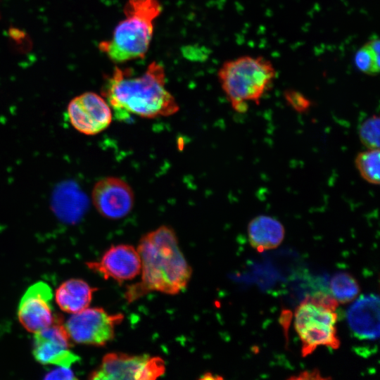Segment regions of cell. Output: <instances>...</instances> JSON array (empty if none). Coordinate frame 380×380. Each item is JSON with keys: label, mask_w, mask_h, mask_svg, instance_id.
<instances>
[{"label": "cell", "mask_w": 380, "mask_h": 380, "mask_svg": "<svg viewBox=\"0 0 380 380\" xmlns=\"http://www.w3.org/2000/svg\"><path fill=\"white\" fill-rule=\"evenodd\" d=\"M276 70L263 56H243L225 61L217 72L221 87L232 108L248 110V102H258L276 77Z\"/></svg>", "instance_id": "4"}, {"label": "cell", "mask_w": 380, "mask_h": 380, "mask_svg": "<svg viewBox=\"0 0 380 380\" xmlns=\"http://www.w3.org/2000/svg\"><path fill=\"white\" fill-rule=\"evenodd\" d=\"M141 280L128 286L125 293L132 303L151 291L175 295L187 286L192 270L179 248L174 230L161 226L140 239Z\"/></svg>", "instance_id": "2"}, {"label": "cell", "mask_w": 380, "mask_h": 380, "mask_svg": "<svg viewBox=\"0 0 380 380\" xmlns=\"http://www.w3.org/2000/svg\"><path fill=\"white\" fill-rule=\"evenodd\" d=\"M50 370L46 374L45 379H76L74 372L70 367H59Z\"/></svg>", "instance_id": "21"}, {"label": "cell", "mask_w": 380, "mask_h": 380, "mask_svg": "<svg viewBox=\"0 0 380 380\" xmlns=\"http://www.w3.org/2000/svg\"><path fill=\"white\" fill-rule=\"evenodd\" d=\"M347 322L352 334L362 341L379 337V298L374 294L359 297L348 309Z\"/></svg>", "instance_id": "13"}, {"label": "cell", "mask_w": 380, "mask_h": 380, "mask_svg": "<svg viewBox=\"0 0 380 380\" xmlns=\"http://www.w3.org/2000/svg\"><path fill=\"white\" fill-rule=\"evenodd\" d=\"M93 204L100 215L110 220L127 215L134 205V194L131 186L115 177H104L94 186Z\"/></svg>", "instance_id": "11"}, {"label": "cell", "mask_w": 380, "mask_h": 380, "mask_svg": "<svg viewBox=\"0 0 380 380\" xmlns=\"http://www.w3.org/2000/svg\"><path fill=\"white\" fill-rule=\"evenodd\" d=\"M379 148L367 149L357 154L355 164L360 176L368 183L379 184Z\"/></svg>", "instance_id": "17"}, {"label": "cell", "mask_w": 380, "mask_h": 380, "mask_svg": "<svg viewBox=\"0 0 380 380\" xmlns=\"http://www.w3.org/2000/svg\"><path fill=\"white\" fill-rule=\"evenodd\" d=\"M123 318L101 308H87L72 314L63 325L72 342L103 346L113 339L115 327Z\"/></svg>", "instance_id": "7"}, {"label": "cell", "mask_w": 380, "mask_h": 380, "mask_svg": "<svg viewBox=\"0 0 380 380\" xmlns=\"http://www.w3.org/2000/svg\"><path fill=\"white\" fill-rule=\"evenodd\" d=\"M95 291L82 279H70L57 288L55 300L61 310L74 314L88 308Z\"/></svg>", "instance_id": "15"}, {"label": "cell", "mask_w": 380, "mask_h": 380, "mask_svg": "<svg viewBox=\"0 0 380 380\" xmlns=\"http://www.w3.org/2000/svg\"><path fill=\"white\" fill-rule=\"evenodd\" d=\"M247 230L251 245L259 251L277 248L285 234L284 227L279 220L264 215L253 218Z\"/></svg>", "instance_id": "14"}, {"label": "cell", "mask_w": 380, "mask_h": 380, "mask_svg": "<svg viewBox=\"0 0 380 380\" xmlns=\"http://www.w3.org/2000/svg\"><path fill=\"white\" fill-rule=\"evenodd\" d=\"M87 265L104 279L120 283L134 279L141 267L137 250L127 244L111 246L99 261L88 262Z\"/></svg>", "instance_id": "12"}, {"label": "cell", "mask_w": 380, "mask_h": 380, "mask_svg": "<svg viewBox=\"0 0 380 380\" xmlns=\"http://www.w3.org/2000/svg\"><path fill=\"white\" fill-rule=\"evenodd\" d=\"M72 341L58 317L51 325L34 333L32 354L42 365L71 367L80 357L70 350Z\"/></svg>", "instance_id": "9"}, {"label": "cell", "mask_w": 380, "mask_h": 380, "mask_svg": "<svg viewBox=\"0 0 380 380\" xmlns=\"http://www.w3.org/2000/svg\"><path fill=\"white\" fill-rule=\"evenodd\" d=\"M165 372V362L160 357L109 353L103 356L99 367L90 373L89 379L153 380L164 374Z\"/></svg>", "instance_id": "6"}, {"label": "cell", "mask_w": 380, "mask_h": 380, "mask_svg": "<svg viewBox=\"0 0 380 380\" xmlns=\"http://www.w3.org/2000/svg\"><path fill=\"white\" fill-rule=\"evenodd\" d=\"M297 379H324L320 376V373L318 370H313L312 372H304L300 373L298 376L294 377Z\"/></svg>", "instance_id": "22"}, {"label": "cell", "mask_w": 380, "mask_h": 380, "mask_svg": "<svg viewBox=\"0 0 380 380\" xmlns=\"http://www.w3.org/2000/svg\"><path fill=\"white\" fill-rule=\"evenodd\" d=\"M53 294L44 281L31 285L22 296L18 308V318L28 331L35 333L53 324L58 315L53 312Z\"/></svg>", "instance_id": "10"}, {"label": "cell", "mask_w": 380, "mask_h": 380, "mask_svg": "<svg viewBox=\"0 0 380 380\" xmlns=\"http://www.w3.org/2000/svg\"><path fill=\"white\" fill-rule=\"evenodd\" d=\"M162 11L159 0H127L124 18L115 26L110 39L99 49L115 63L145 57L154 30V21Z\"/></svg>", "instance_id": "3"}, {"label": "cell", "mask_w": 380, "mask_h": 380, "mask_svg": "<svg viewBox=\"0 0 380 380\" xmlns=\"http://www.w3.org/2000/svg\"><path fill=\"white\" fill-rule=\"evenodd\" d=\"M380 41L374 37L355 53L354 63L357 70L364 74L376 75L380 69Z\"/></svg>", "instance_id": "16"}, {"label": "cell", "mask_w": 380, "mask_h": 380, "mask_svg": "<svg viewBox=\"0 0 380 380\" xmlns=\"http://www.w3.org/2000/svg\"><path fill=\"white\" fill-rule=\"evenodd\" d=\"M67 113L72 126L86 135L103 132L113 120L110 106L94 92H85L72 99L68 103Z\"/></svg>", "instance_id": "8"}, {"label": "cell", "mask_w": 380, "mask_h": 380, "mask_svg": "<svg viewBox=\"0 0 380 380\" xmlns=\"http://www.w3.org/2000/svg\"><path fill=\"white\" fill-rule=\"evenodd\" d=\"M379 117L374 115L365 120L359 127V139L367 149L379 148Z\"/></svg>", "instance_id": "19"}, {"label": "cell", "mask_w": 380, "mask_h": 380, "mask_svg": "<svg viewBox=\"0 0 380 380\" xmlns=\"http://www.w3.org/2000/svg\"><path fill=\"white\" fill-rule=\"evenodd\" d=\"M336 310L322 305L310 296H307L295 312V329L301 341L302 354L312 353L317 346L336 349L340 341L336 336Z\"/></svg>", "instance_id": "5"}, {"label": "cell", "mask_w": 380, "mask_h": 380, "mask_svg": "<svg viewBox=\"0 0 380 380\" xmlns=\"http://www.w3.org/2000/svg\"><path fill=\"white\" fill-rule=\"evenodd\" d=\"M165 76L164 66L157 61L148 64L139 76L127 68L115 67L102 94L119 120H127L130 115L144 118L172 115L179 106L165 87Z\"/></svg>", "instance_id": "1"}, {"label": "cell", "mask_w": 380, "mask_h": 380, "mask_svg": "<svg viewBox=\"0 0 380 380\" xmlns=\"http://www.w3.org/2000/svg\"><path fill=\"white\" fill-rule=\"evenodd\" d=\"M329 285L333 297L341 303L352 301L360 292L355 279L346 272L335 274L331 277Z\"/></svg>", "instance_id": "18"}, {"label": "cell", "mask_w": 380, "mask_h": 380, "mask_svg": "<svg viewBox=\"0 0 380 380\" xmlns=\"http://www.w3.org/2000/svg\"><path fill=\"white\" fill-rule=\"evenodd\" d=\"M284 96L288 103L296 110H305L308 108L310 104L307 98L296 90H286L284 93Z\"/></svg>", "instance_id": "20"}]
</instances>
